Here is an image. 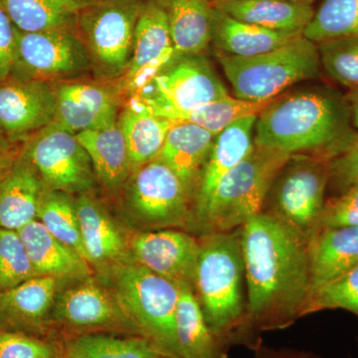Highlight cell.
<instances>
[{"label":"cell","instance_id":"cell-37","mask_svg":"<svg viewBox=\"0 0 358 358\" xmlns=\"http://www.w3.org/2000/svg\"><path fill=\"white\" fill-rule=\"evenodd\" d=\"M343 308L358 317V265L310 294L303 317L324 310Z\"/></svg>","mask_w":358,"mask_h":358},{"label":"cell","instance_id":"cell-39","mask_svg":"<svg viewBox=\"0 0 358 358\" xmlns=\"http://www.w3.org/2000/svg\"><path fill=\"white\" fill-rule=\"evenodd\" d=\"M358 227V185L326 199L317 229Z\"/></svg>","mask_w":358,"mask_h":358},{"label":"cell","instance_id":"cell-27","mask_svg":"<svg viewBox=\"0 0 358 358\" xmlns=\"http://www.w3.org/2000/svg\"><path fill=\"white\" fill-rule=\"evenodd\" d=\"M44 190L36 171L18 157L13 171L0 182V228L18 231L36 220Z\"/></svg>","mask_w":358,"mask_h":358},{"label":"cell","instance_id":"cell-30","mask_svg":"<svg viewBox=\"0 0 358 358\" xmlns=\"http://www.w3.org/2000/svg\"><path fill=\"white\" fill-rule=\"evenodd\" d=\"M176 56L205 54L211 45V0H166Z\"/></svg>","mask_w":358,"mask_h":358},{"label":"cell","instance_id":"cell-46","mask_svg":"<svg viewBox=\"0 0 358 358\" xmlns=\"http://www.w3.org/2000/svg\"><path fill=\"white\" fill-rule=\"evenodd\" d=\"M213 1V0H211ZM289 1L303 2V3L313 4L315 0H289Z\"/></svg>","mask_w":358,"mask_h":358},{"label":"cell","instance_id":"cell-15","mask_svg":"<svg viewBox=\"0 0 358 358\" xmlns=\"http://www.w3.org/2000/svg\"><path fill=\"white\" fill-rule=\"evenodd\" d=\"M138 264L178 285L194 289L199 241L176 229L138 233L131 239Z\"/></svg>","mask_w":358,"mask_h":358},{"label":"cell","instance_id":"cell-20","mask_svg":"<svg viewBox=\"0 0 358 358\" xmlns=\"http://www.w3.org/2000/svg\"><path fill=\"white\" fill-rule=\"evenodd\" d=\"M308 253L310 294L358 265V227L313 231Z\"/></svg>","mask_w":358,"mask_h":358},{"label":"cell","instance_id":"cell-6","mask_svg":"<svg viewBox=\"0 0 358 358\" xmlns=\"http://www.w3.org/2000/svg\"><path fill=\"white\" fill-rule=\"evenodd\" d=\"M113 286L138 333L166 357L181 358L176 327L178 285L136 263L115 266Z\"/></svg>","mask_w":358,"mask_h":358},{"label":"cell","instance_id":"cell-47","mask_svg":"<svg viewBox=\"0 0 358 358\" xmlns=\"http://www.w3.org/2000/svg\"><path fill=\"white\" fill-rule=\"evenodd\" d=\"M159 358H173V357H166V355H160V357Z\"/></svg>","mask_w":358,"mask_h":358},{"label":"cell","instance_id":"cell-32","mask_svg":"<svg viewBox=\"0 0 358 358\" xmlns=\"http://www.w3.org/2000/svg\"><path fill=\"white\" fill-rule=\"evenodd\" d=\"M65 358H159L164 355L145 338L84 334L66 343Z\"/></svg>","mask_w":358,"mask_h":358},{"label":"cell","instance_id":"cell-34","mask_svg":"<svg viewBox=\"0 0 358 358\" xmlns=\"http://www.w3.org/2000/svg\"><path fill=\"white\" fill-rule=\"evenodd\" d=\"M37 219L56 239L76 251L88 262L82 241L76 205L71 195L45 187Z\"/></svg>","mask_w":358,"mask_h":358},{"label":"cell","instance_id":"cell-29","mask_svg":"<svg viewBox=\"0 0 358 358\" xmlns=\"http://www.w3.org/2000/svg\"><path fill=\"white\" fill-rule=\"evenodd\" d=\"M178 287L176 327L180 357L227 358V348L212 333L194 289Z\"/></svg>","mask_w":358,"mask_h":358},{"label":"cell","instance_id":"cell-31","mask_svg":"<svg viewBox=\"0 0 358 358\" xmlns=\"http://www.w3.org/2000/svg\"><path fill=\"white\" fill-rule=\"evenodd\" d=\"M248 102L234 96H227L187 112H166L159 115L176 122H189L218 136L233 122L248 115H258L272 102Z\"/></svg>","mask_w":358,"mask_h":358},{"label":"cell","instance_id":"cell-28","mask_svg":"<svg viewBox=\"0 0 358 358\" xmlns=\"http://www.w3.org/2000/svg\"><path fill=\"white\" fill-rule=\"evenodd\" d=\"M75 205L88 262L106 265L119 260L124 251V237L103 205L88 193L80 194Z\"/></svg>","mask_w":358,"mask_h":358},{"label":"cell","instance_id":"cell-45","mask_svg":"<svg viewBox=\"0 0 358 358\" xmlns=\"http://www.w3.org/2000/svg\"><path fill=\"white\" fill-rule=\"evenodd\" d=\"M60 6L65 7L71 13H78L92 4L96 3L99 0H55Z\"/></svg>","mask_w":358,"mask_h":358},{"label":"cell","instance_id":"cell-38","mask_svg":"<svg viewBox=\"0 0 358 358\" xmlns=\"http://www.w3.org/2000/svg\"><path fill=\"white\" fill-rule=\"evenodd\" d=\"M37 277L17 231L0 228V294Z\"/></svg>","mask_w":358,"mask_h":358},{"label":"cell","instance_id":"cell-22","mask_svg":"<svg viewBox=\"0 0 358 358\" xmlns=\"http://www.w3.org/2000/svg\"><path fill=\"white\" fill-rule=\"evenodd\" d=\"M17 232L37 275H48L57 280H84L91 277L90 263L56 239L38 219Z\"/></svg>","mask_w":358,"mask_h":358},{"label":"cell","instance_id":"cell-18","mask_svg":"<svg viewBox=\"0 0 358 358\" xmlns=\"http://www.w3.org/2000/svg\"><path fill=\"white\" fill-rule=\"evenodd\" d=\"M257 115L238 120L216 136L193 200L192 224L203 210L224 176L241 162L255 145Z\"/></svg>","mask_w":358,"mask_h":358},{"label":"cell","instance_id":"cell-14","mask_svg":"<svg viewBox=\"0 0 358 358\" xmlns=\"http://www.w3.org/2000/svg\"><path fill=\"white\" fill-rule=\"evenodd\" d=\"M56 83L14 74L0 80V133L22 145L54 122Z\"/></svg>","mask_w":358,"mask_h":358},{"label":"cell","instance_id":"cell-17","mask_svg":"<svg viewBox=\"0 0 358 358\" xmlns=\"http://www.w3.org/2000/svg\"><path fill=\"white\" fill-rule=\"evenodd\" d=\"M52 310L54 319L70 327H119L138 333L115 294L92 281L91 278L57 293Z\"/></svg>","mask_w":358,"mask_h":358},{"label":"cell","instance_id":"cell-16","mask_svg":"<svg viewBox=\"0 0 358 358\" xmlns=\"http://www.w3.org/2000/svg\"><path fill=\"white\" fill-rule=\"evenodd\" d=\"M56 124L74 134L99 128L119 117V87L63 81L56 83Z\"/></svg>","mask_w":358,"mask_h":358},{"label":"cell","instance_id":"cell-40","mask_svg":"<svg viewBox=\"0 0 358 358\" xmlns=\"http://www.w3.org/2000/svg\"><path fill=\"white\" fill-rule=\"evenodd\" d=\"M0 358H54V350L28 334L0 331Z\"/></svg>","mask_w":358,"mask_h":358},{"label":"cell","instance_id":"cell-8","mask_svg":"<svg viewBox=\"0 0 358 358\" xmlns=\"http://www.w3.org/2000/svg\"><path fill=\"white\" fill-rule=\"evenodd\" d=\"M329 164L307 155H291L273 181L262 212L289 224L308 239L327 199Z\"/></svg>","mask_w":358,"mask_h":358},{"label":"cell","instance_id":"cell-35","mask_svg":"<svg viewBox=\"0 0 358 358\" xmlns=\"http://www.w3.org/2000/svg\"><path fill=\"white\" fill-rule=\"evenodd\" d=\"M303 35L315 43L358 36V0H322Z\"/></svg>","mask_w":358,"mask_h":358},{"label":"cell","instance_id":"cell-33","mask_svg":"<svg viewBox=\"0 0 358 358\" xmlns=\"http://www.w3.org/2000/svg\"><path fill=\"white\" fill-rule=\"evenodd\" d=\"M16 29L36 33L75 29L77 13L55 0H0Z\"/></svg>","mask_w":358,"mask_h":358},{"label":"cell","instance_id":"cell-21","mask_svg":"<svg viewBox=\"0 0 358 358\" xmlns=\"http://www.w3.org/2000/svg\"><path fill=\"white\" fill-rule=\"evenodd\" d=\"M216 136L189 122H176L157 159L171 167L194 200Z\"/></svg>","mask_w":358,"mask_h":358},{"label":"cell","instance_id":"cell-43","mask_svg":"<svg viewBox=\"0 0 358 358\" xmlns=\"http://www.w3.org/2000/svg\"><path fill=\"white\" fill-rule=\"evenodd\" d=\"M21 143H15L0 133V182L13 171L20 157Z\"/></svg>","mask_w":358,"mask_h":358},{"label":"cell","instance_id":"cell-3","mask_svg":"<svg viewBox=\"0 0 358 358\" xmlns=\"http://www.w3.org/2000/svg\"><path fill=\"white\" fill-rule=\"evenodd\" d=\"M199 241L194 292L207 324L227 348L234 343L254 345L246 329L240 228L202 235Z\"/></svg>","mask_w":358,"mask_h":358},{"label":"cell","instance_id":"cell-44","mask_svg":"<svg viewBox=\"0 0 358 358\" xmlns=\"http://www.w3.org/2000/svg\"><path fill=\"white\" fill-rule=\"evenodd\" d=\"M345 96L348 110H350L353 128L358 133V87L348 90Z\"/></svg>","mask_w":358,"mask_h":358},{"label":"cell","instance_id":"cell-42","mask_svg":"<svg viewBox=\"0 0 358 358\" xmlns=\"http://www.w3.org/2000/svg\"><path fill=\"white\" fill-rule=\"evenodd\" d=\"M17 29L0 2V80L13 72Z\"/></svg>","mask_w":358,"mask_h":358},{"label":"cell","instance_id":"cell-48","mask_svg":"<svg viewBox=\"0 0 358 358\" xmlns=\"http://www.w3.org/2000/svg\"><path fill=\"white\" fill-rule=\"evenodd\" d=\"M263 358V357H262ZM265 358H289V357H265Z\"/></svg>","mask_w":358,"mask_h":358},{"label":"cell","instance_id":"cell-41","mask_svg":"<svg viewBox=\"0 0 358 358\" xmlns=\"http://www.w3.org/2000/svg\"><path fill=\"white\" fill-rule=\"evenodd\" d=\"M329 182L336 194L358 185V136L350 147L329 162Z\"/></svg>","mask_w":358,"mask_h":358},{"label":"cell","instance_id":"cell-26","mask_svg":"<svg viewBox=\"0 0 358 358\" xmlns=\"http://www.w3.org/2000/svg\"><path fill=\"white\" fill-rule=\"evenodd\" d=\"M76 136L88 152L96 178L106 187L117 189L129 180L134 169L117 120Z\"/></svg>","mask_w":358,"mask_h":358},{"label":"cell","instance_id":"cell-25","mask_svg":"<svg viewBox=\"0 0 358 358\" xmlns=\"http://www.w3.org/2000/svg\"><path fill=\"white\" fill-rule=\"evenodd\" d=\"M235 20L280 32L303 33L313 20L312 4L289 0H213Z\"/></svg>","mask_w":358,"mask_h":358},{"label":"cell","instance_id":"cell-13","mask_svg":"<svg viewBox=\"0 0 358 358\" xmlns=\"http://www.w3.org/2000/svg\"><path fill=\"white\" fill-rule=\"evenodd\" d=\"M176 57L166 0H143L134 29L133 54L117 85L122 95H136Z\"/></svg>","mask_w":358,"mask_h":358},{"label":"cell","instance_id":"cell-23","mask_svg":"<svg viewBox=\"0 0 358 358\" xmlns=\"http://www.w3.org/2000/svg\"><path fill=\"white\" fill-rule=\"evenodd\" d=\"M134 169L159 157L174 122L155 112L140 96H131L117 117Z\"/></svg>","mask_w":358,"mask_h":358},{"label":"cell","instance_id":"cell-36","mask_svg":"<svg viewBox=\"0 0 358 358\" xmlns=\"http://www.w3.org/2000/svg\"><path fill=\"white\" fill-rule=\"evenodd\" d=\"M317 44L322 70L345 88L358 87V36L341 37Z\"/></svg>","mask_w":358,"mask_h":358},{"label":"cell","instance_id":"cell-24","mask_svg":"<svg viewBox=\"0 0 358 358\" xmlns=\"http://www.w3.org/2000/svg\"><path fill=\"white\" fill-rule=\"evenodd\" d=\"M303 33L274 31L231 17L213 6L211 45L214 51L248 58L275 50Z\"/></svg>","mask_w":358,"mask_h":358},{"label":"cell","instance_id":"cell-5","mask_svg":"<svg viewBox=\"0 0 358 358\" xmlns=\"http://www.w3.org/2000/svg\"><path fill=\"white\" fill-rule=\"evenodd\" d=\"M214 52L232 86V96L248 102L274 100L294 85L315 79L322 72L317 44L303 35L254 57Z\"/></svg>","mask_w":358,"mask_h":358},{"label":"cell","instance_id":"cell-9","mask_svg":"<svg viewBox=\"0 0 358 358\" xmlns=\"http://www.w3.org/2000/svg\"><path fill=\"white\" fill-rule=\"evenodd\" d=\"M20 157L36 171L47 189L83 194L93 189L98 180L76 134L56 122L23 143Z\"/></svg>","mask_w":358,"mask_h":358},{"label":"cell","instance_id":"cell-19","mask_svg":"<svg viewBox=\"0 0 358 358\" xmlns=\"http://www.w3.org/2000/svg\"><path fill=\"white\" fill-rule=\"evenodd\" d=\"M57 284L55 278L37 275L0 294V331H39L53 310Z\"/></svg>","mask_w":358,"mask_h":358},{"label":"cell","instance_id":"cell-4","mask_svg":"<svg viewBox=\"0 0 358 358\" xmlns=\"http://www.w3.org/2000/svg\"><path fill=\"white\" fill-rule=\"evenodd\" d=\"M291 155L254 145L249 155L224 176L194 219L203 235L241 228L263 210L275 176Z\"/></svg>","mask_w":358,"mask_h":358},{"label":"cell","instance_id":"cell-11","mask_svg":"<svg viewBox=\"0 0 358 358\" xmlns=\"http://www.w3.org/2000/svg\"><path fill=\"white\" fill-rule=\"evenodd\" d=\"M128 181L129 206L141 222L160 229L192 224V196L173 169L162 160L138 167Z\"/></svg>","mask_w":358,"mask_h":358},{"label":"cell","instance_id":"cell-12","mask_svg":"<svg viewBox=\"0 0 358 358\" xmlns=\"http://www.w3.org/2000/svg\"><path fill=\"white\" fill-rule=\"evenodd\" d=\"M92 70L75 29L27 33L17 30L11 74L46 82L68 81Z\"/></svg>","mask_w":358,"mask_h":358},{"label":"cell","instance_id":"cell-1","mask_svg":"<svg viewBox=\"0 0 358 358\" xmlns=\"http://www.w3.org/2000/svg\"><path fill=\"white\" fill-rule=\"evenodd\" d=\"M247 284L246 329H286L303 317L310 294L308 239L260 212L240 228Z\"/></svg>","mask_w":358,"mask_h":358},{"label":"cell","instance_id":"cell-2","mask_svg":"<svg viewBox=\"0 0 358 358\" xmlns=\"http://www.w3.org/2000/svg\"><path fill=\"white\" fill-rule=\"evenodd\" d=\"M357 136L345 95L329 87L313 86L282 94L261 110L254 143L329 162Z\"/></svg>","mask_w":358,"mask_h":358},{"label":"cell","instance_id":"cell-7","mask_svg":"<svg viewBox=\"0 0 358 358\" xmlns=\"http://www.w3.org/2000/svg\"><path fill=\"white\" fill-rule=\"evenodd\" d=\"M141 0H99L76 15L75 31L98 76L121 79L133 54Z\"/></svg>","mask_w":358,"mask_h":358},{"label":"cell","instance_id":"cell-10","mask_svg":"<svg viewBox=\"0 0 358 358\" xmlns=\"http://www.w3.org/2000/svg\"><path fill=\"white\" fill-rule=\"evenodd\" d=\"M229 95L205 54L176 56L136 94L157 114L187 112Z\"/></svg>","mask_w":358,"mask_h":358}]
</instances>
